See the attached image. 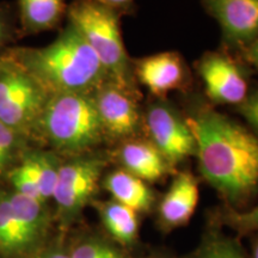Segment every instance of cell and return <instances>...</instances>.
Listing matches in <instances>:
<instances>
[{
    "label": "cell",
    "mask_w": 258,
    "mask_h": 258,
    "mask_svg": "<svg viewBox=\"0 0 258 258\" xmlns=\"http://www.w3.org/2000/svg\"><path fill=\"white\" fill-rule=\"evenodd\" d=\"M144 125L150 141L171 166L196 154L195 137L188 121L163 98L148 105Z\"/></svg>",
    "instance_id": "8992f818"
},
{
    "label": "cell",
    "mask_w": 258,
    "mask_h": 258,
    "mask_svg": "<svg viewBox=\"0 0 258 258\" xmlns=\"http://www.w3.org/2000/svg\"><path fill=\"white\" fill-rule=\"evenodd\" d=\"M103 185L114 201L127 206L137 213L148 212L152 207L154 201L152 190L145 180L128 171H112L105 177Z\"/></svg>",
    "instance_id": "5bb4252c"
},
{
    "label": "cell",
    "mask_w": 258,
    "mask_h": 258,
    "mask_svg": "<svg viewBox=\"0 0 258 258\" xmlns=\"http://www.w3.org/2000/svg\"><path fill=\"white\" fill-rule=\"evenodd\" d=\"M25 244L16 220L8 194L0 195V249L15 252L24 249Z\"/></svg>",
    "instance_id": "d6986e66"
},
{
    "label": "cell",
    "mask_w": 258,
    "mask_h": 258,
    "mask_svg": "<svg viewBox=\"0 0 258 258\" xmlns=\"http://www.w3.org/2000/svg\"><path fill=\"white\" fill-rule=\"evenodd\" d=\"M199 183L190 172H180L173 178L159 205V217L169 227L183 226L196 211L199 203Z\"/></svg>",
    "instance_id": "7c38bea8"
},
{
    "label": "cell",
    "mask_w": 258,
    "mask_h": 258,
    "mask_svg": "<svg viewBox=\"0 0 258 258\" xmlns=\"http://www.w3.org/2000/svg\"><path fill=\"white\" fill-rule=\"evenodd\" d=\"M35 132L55 150L82 154L105 139L92 93H56L48 99Z\"/></svg>",
    "instance_id": "3957f363"
},
{
    "label": "cell",
    "mask_w": 258,
    "mask_h": 258,
    "mask_svg": "<svg viewBox=\"0 0 258 258\" xmlns=\"http://www.w3.org/2000/svg\"><path fill=\"white\" fill-rule=\"evenodd\" d=\"M196 258H243V254L233 240L214 238L206 243Z\"/></svg>",
    "instance_id": "44dd1931"
},
{
    "label": "cell",
    "mask_w": 258,
    "mask_h": 258,
    "mask_svg": "<svg viewBox=\"0 0 258 258\" xmlns=\"http://www.w3.org/2000/svg\"><path fill=\"white\" fill-rule=\"evenodd\" d=\"M105 228L122 245H131L137 239L139 231L138 213L127 206L112 201L98 206Z\"/></svg>",
    "instance_id": "2e32d148"
},
{
    "label": "cell",
    "mask_w": 258,
    "mask_h": 258,
    "mask_svg": "<svg viewBox=\"0 0 258 258\" xmlns=\"http://www.w3.org/2000/svg\"><path fill=\"white\" fill-rule=\"evenodd\" d=\"M123 170L145 182H156L167 175L170 163L151 141L138 139L125 140L118 151Z\"/></svg>",
    "instance_id": "4fadbf2b"
},
{
    "label": "cell",
    "mask_w": 258,
    "mask_h": 258,
    "mask_svg": "<svg viewBox=\"0 0 258 258\" xmlns=\"http://www.w3.org/2000/svg\"><path fill=\"white\" fill-rule=\"evenodd\" d=\"M9 200L27 247L34 243L43 227V203L17 192L9 195Z\"/></svg>",
    "instance_id": "e0dca14e"
},
{
    "label": "cell",
    "mask_w": 258,
    "mask_h": 258,
    "mask_svg": "<svg viewBox=\"0 0 258 258\" xmlns=\"http://www.w3.org/2000/svg\"><path fill=\"white\" fill-rule=\"evenodd\" d=\"M51 95L15 59L0 60V122L25 135L36 129Z\"/></svg>",
    "instance_id": "5b68a950"
},
{
    "label": "cell",
    "mask_w": 258,
    "mask_h": 258,
    "mask_svg": "<svg viewBox=\"0 0 258 258\" xmlns=\"http://www.w3.org/2000/svg\"><path fill=\"white\" fill-rule=\"evenodd\" d=\"M217 19L231 47H245L258 37V0H202Z\"/></svg>",
    "instance_id": "30bf717a"
},
{
    "label": "cell",
    "mask_w": 258,
    "mask_h": 258,
    "mask_svg": "<svg viewBox=\"0 0 258 258\" xmlns=\"http://www.w3.org/2000/svg\"><path fill=\"white\" fill-rule=\"evenodd\" d=\"M246 57L258 69V37L246 47Z\"/></svg>",
    "instance_id": "83f0119b"
},
{
    "label": "cell",
    "mask_w": 258,
    "mask_h": 258,
    "mask_svg": "<svg viewBox=\"0 0 258 258\" xmlns=\"http://www.w3.org/2000/svg\"><path fill=\"white\" fill-rule=\"evenodd\" d=\"M22 135L0 122V172L14 159Z\"/></svg>",
    "instance_id": "603a6c76"
},
{
    "label": "cell",
    "mask_w": 258,
    "mask_h": 258,
    "mask_svg": "<svg viewBox=\"0 0 258 258\" xmlns=\"http://www.w3.org/2000/svg\"><path fill=\"white\" fill-rule=\"evenodd\" d=\"M9 10L0 4V48L4 46L9 34Z\"/></svg>",
    "instance_id": "4316f807"
},
{
    "label": "cell",
    "mask_w": 258,
    "mask_h": 258,
    "mask_svg": "<svg viewBox=\"0 0 258 258\" xmlns=\"http://www.w3.org/2000/svg\"><path fill=\"white\" fill-rule=\"evenodd\" d=\"M22 164L27 167L38 186L42 201L53 199L60 165L57 158L47 152H32L25 154Z\"/></svg>",
    "instance_id": "ac0fdd59"
},
{
    "label": "cell",
    "mask_w": 258,
    "mask_h": 258,
    "mask_svg": "<svg viewBox=\"0 0 258 258\" xmlns=\"http://www.w3.org/2000/svg\"><path fill=\"white\" fill-rule=\"evenodd\" d=\"M70 258H125V256L104 240L88 239L74 247Z\"/></svg>",
    "instance_id": "ffe728a7"
},
{
    "label": "cell",
    "mask_w": 258,
    "mask_h": 258,
    "mask_svg": "<svg viewBox=\"0 0 258 258\" xmlns=\"http://www.w3.org/2000/svg\"><path fill=\"white\" fill-rule=\"evenodd\" d=\"M12 56L49 95L92 93L109 80L95 51L71 23L48 46L18 49Z\"/></svg>",
    "instance_id": "7a4b0ae2"
},
{
    "label": "cell",
    "mask_w": 258,
    "mask_h": 258,
    "mask_svg": "<svg viewBox=\"0 0 258 258\" xmlns=\"http://www.w3.org/2000/svg\"><path fill=\"white\" fill-rule=\"evenodd\" d=\"M104 6H108L118 14H128L134 9V0H93Z\"/></svg>",
    "instance_id": "484cf974"
},
{
    "label": "cell",
    "mask_w": 258,
    "mask_h": 258,
    "mask_svg": "<svg viewBox=\"0 0 258 258\" xmlns=\"http://www.w3.org/2000/svg\"><path fill=\"white\" fill-rule=\"evenodd\" d=\"M253 258H258V241L254 245V249H253Z\"/></svg>",
    "instance_id": "f546056e"
},
{
    "label": "cell",
    "mask_w": 258,
    "mask_h": 258,
    "mask_svg": "<svg viewBox=\"0 0 258 258\" xmlns=\"http://www.w3.org/2000/svg\"><path fill=\"white\" fill-rule=\"evenodd\" d=\"M38 258H70V256L69 254L61 252V251H50V252L42 254V256Z\"/></svg>",
    "instance_id": "f1b7e54d"
},
{
    "label": "cell",
    "mask_w": 258,
    "mask_h": 258,
    "mask_svg": "<svg viewBox=\"0 0 258 258\" xmlns=\"http://www.w3.org/2000/svg\"><path fill=\"white\" fill-rule=\"evenodd\" d=\"M67 21L80 32L104 67L109 80L139 92L133 61L122 38L117 11L93 0H74L67 6Z\"/></svg>",
    "instance_id": "277c9868"
},
{
    "label": "cell",
    "mask_w": 258,
    "mask_h": 258,
    "mask_svg": "<svg viewBox=\"0 0 258 258\" xmlns=\"http://www.w3.org/2000/svg\"><path fill=\"white\" fill-rule=\"evenodd\" d=\"M238 110L258 134V91L251 93L238 106Z\"/></svg>",
    "instance_id": "d4e9b609"
},
{
    "label": "cell",
    "mask_w": 258,
    "mask_h": 258,
    "mask_svg": "<svg viewBox=\"0 0 258 258\" xmlns=\"http://www.w3.org/2000/svg\"><path fill=\"white\" fill-rule=\"evenodd\" d=\"M105 160L97 156H79L61 164L53 200L64 219L78 215L95 195Z\"/></svg>",
    "instance_id": "ba28073f"
},
{
    "label": "cell",
    "mask_w": 258,
    "mask_h": 258,
    "mask_svg": "<svg viewBox=\"0 0 258 258\" xmlns=\"http://www.w3.org/2000/svg\"><path fill=\"white\" fill-rule=\"evenodd\" d=\"M22 27L28 34L51 30L66 14L64 0H18Z\"/></svg>",
    "instance_id": "9a60e30c"
},
{
    "label": "cell",
    "mask_w": 258,
    "mask_h": 258,
    "mask_svg": "<svg viewBox=\"0 0 258 258\" xmlns=\"http://www.w3.org/2000/svg\"><path fill=\"white\" fill-rule=\"evenodd\" d=\"M205 179L234 206L258 190V134L209 106L188 118Z\"/></svg>",
    "instance_id": "6da1fadb"
},
{
    "label": "cell",
    "mask_w": 258,
    "mask_h": 258,
    "mask_svg": "<svg viewBox=\"0 0 258 258\" xmlns=\"http://www.w3.org/2000/svg\"><path fill=\"white\" fill-rule=\"evenodd\" d=\"M10 180H11L12 185H14L15 192L44 203L42 201L40 191H38V186L36 182H35L34 177L31 176V173L29 172L23 164H21V165L15 167L11 171V173H10Z\"/></svg>",
    "instance_id": "7402d4cb"
},
{
    "label": "cell",
    "mask_w": 258,
    "mask_h": 258,
    "mask_svg": "<svg viewBox=\"0 0 258 258\" xmlns=\"http://www.w3.org/2000/svg\"><path fill=\"white\" fill-rule=\"evenodd\" d=\"M230 219L240 231H258V205L249 211L234 212Z\"/></svg>",
    "instance_id": "cb8c5ba5"
},
{
    "label": "cell",
    "mask_w": 258,
    "mask_h": 258,
    "mask_svg": "<svg viewBox=\"0 0 258 258\" xmlns=\"http://www.w3.org/2000/svg\"><path fill=\"white\" fill-rule=\"evenodd\" d=\"M133 71L137 82L158 98L184 89L188 83L185 62L176 51H163L134 61Z\"/></svg>",
    "instance_id": "8fae6325"
},
{
    "label": "cell",
    "mask_w": 258,
    "mask_h": 258,
    "mask_svg": "<svg viewBox=\"0 0 258 258\" xmlns=\"http://www.w3.org/2000/svg\"><path fill=\"white\" fill-rule=\"evenodd\" d=\"M105 138L131 140L143 131L144 115L139 106L140 93L106 80L92 92Z\"/></svg>",
    "instance_id": "52a82bcc"
},
{
    "label": "cell",
    "mask_w": 258,
    "mask_h": 258,
    "mask_svg": "<svg viewBox=\"0 0 258 258\" xmlns=\"http://www.w3.org/2000/svg\"><path fill=\"white\" fill-rule=\"evenodd\" d=\"M206 95L213 103L239 106L249 96V84L237 62L222 53H207L198 62Z\"/></svg>",
    "instance_id": "9c48e42d"
}]
</instances>
